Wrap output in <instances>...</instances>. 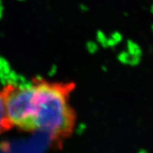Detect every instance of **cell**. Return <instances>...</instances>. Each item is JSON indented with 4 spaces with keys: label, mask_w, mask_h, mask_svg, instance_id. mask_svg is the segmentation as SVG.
Wrapping results in <instances>:
<instances>
[{
    "label": "cell",
    "mask_w": 153,
    "mask_h": 153,
    "mask_svg": "<svg viewBox=\"0 0 153 153\" xmlns=\"http://www.w3.org/2000/svg\"><path fill=\"white\" fill-rule=\"evenodd\" d=\"M73 87L41 80L7 85L0 92L9 124L23 131L43 133L50 142L61 143L76 125V113L69 101Z\"/></svg>",
    "instance_id": "6da1fadb"
},
{
    "label": "cell",
    "mask_w": 153,
    "mask_h": 153,
    "mask_svg": "<svg viewBox=\"0 0 153 153\" xmlns=\"http://www.w3.org/2000/svg\"><path fill=\"white\" fill-rule=\"evenodd\" d=\"M10 128L11 127L10 126L8 121H7V118H6L4 101H3V98L1 95V92H0V134Z\"/></svg>",
    "instance_id": "7a4b0ae2"
}]
</instances>
